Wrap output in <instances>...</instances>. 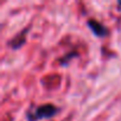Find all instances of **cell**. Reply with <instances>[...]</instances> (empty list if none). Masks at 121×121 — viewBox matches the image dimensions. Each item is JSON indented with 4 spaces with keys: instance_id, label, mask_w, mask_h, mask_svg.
I'll list each match as a JSON object with an SVG mask.
<instances>
[{
    "instance_id": "6da1fadb",
    "label": "cell",
    "mask_w": 121,
    "mask_h": 121,
    "mask_svg": "<svg viewBox=\"0 0 121 121\" xmlns=\"http://www.w3.org/2000/svg\"><path fill=\"white\" fill-rule=\"evenodd\" d=\"M57 107H55L53 104H43V106H39L37 107L33 112H30L27 114V119L30 121H37V120H40V119H44V117H51L56 114L57 112Z\"/></svg>"
},
{
    "instance_id": "7a4b0ae2",
    "label": "cell",
    "mask_w": 121,
    "mask_h": 121,
    "mask_svg": "<svg viewBox=\"0 0 121 121\" xmlns=\"http://www.w3.org/2000/svg\"><path fill=\"white\" fill-rule=\"evenodd\" d=\"M88 25L91 27V30H93V32H94L95 35H97V36H100V37L107 35V30H106V27H104L101 23H99L97 20H95V19H89Z\"/></svg>"
}]
</instances>
